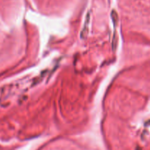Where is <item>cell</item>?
Listing matches in <instances>:
<instances>
[{
	"label": "cell",
	"instance_id": "cell-1",
	"mask_svg": "<svg viewBox=\"0 0 150 150\" xmlns=\"http://www.w3.org/2000/svg\"><path fill=\"white\" fill-rule=\"evenodd\" d=\"M89 23H90V13H88L86 16V18H85L84 23H83V29H82L81 32V39L84 40L87 37L88 33H89Z\"/></svg>",
	"mask_w": 150,
	"mask_h": 150
},
{
	"label": "cell",
	"instance_id": "cell-2",
	"mask_svg": "<svg viewBox=\"0 0 150 150\" xmlns=\"http://www.w3.org/2000/svg\"><path fill=\"white\" fill-rule=\"evenodd\" d=\"M111 20H112L113 21V23H114V27H116V26L117 25V22H118V15H117V12H116L114 10H113L112 11H111Z\"/></svg>",
	"mask_w": 150,
	"mask_h": 150
},
{
	"label": "cell",
	"instance_id": "cell-3",
	"mask_svg": "<svg viewBox=\"0 0 150 150\" xmlns=\"http://www.w3.org/2000/svg\"><path fill=\"white\" fill-rule=\"evenodd\" d=\"M117 47V34L114 32V36H113V40H112V50L114 52H115L116 48Z\"/></svg>",
	"mask_w": 150,
	"mask_h": 150
}]
</instances>
